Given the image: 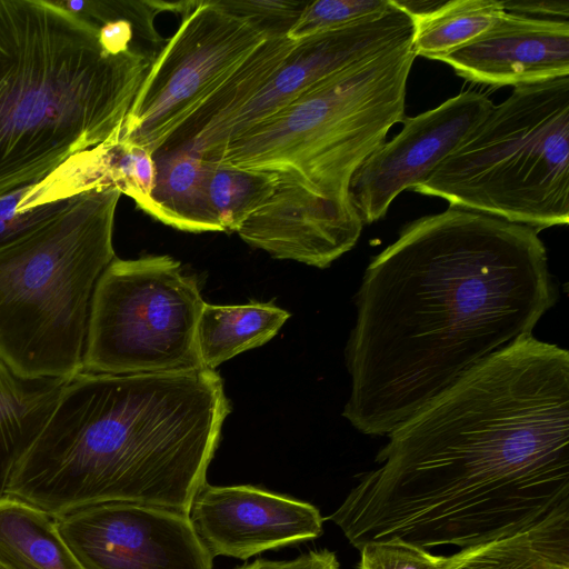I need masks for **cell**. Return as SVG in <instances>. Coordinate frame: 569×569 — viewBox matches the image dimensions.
Masks as SVG:
<instances>
[{
  "label": "cell",
  "mask_w": 569,
  "mask_h": 569,
  "mask_svg": "<svg viewBox=\"0 0 569 569\" xmlns=\"http://www.w3.org/2000/svg\"><path fill=\"white\" fill-rule=\"evenodd\" d=\"M0 569H86L56 518L19 499H0Z\"/></svg>",
  "instance_id": "obj_20"
},
{
  "label": "cell",
  "mask_w": 569,
  "mask_h": 569,
  "mask_svg": "<svg viewBox=\"0 0 569 569\" xmlns=\"http://www.w3.org/2000/svg\"><path fill=\"white\" fill-rule=\"evenodd\" d=\"M119 132L92 148L71 156L44 179L33 184L23 198L20 210L68 199L91 189L113 187L153 217V154L144 147L121 140Z\"/></svg>",
  "instance_id": "obj_16"
},
{
  "label": "cell",
  "mask_w": 569,
  "mask_h": 569,
  "mask_svg": "<svg viewBox=\"0 0 569 569\" xmlns=\"http://www.w3.org/2000/svg\"><path fill=\"white\" fill-rule=\"evenodd\" d=\"M503 13L498 0L443 1L437 9L412 18L415 53L439 60L491 28Z\"/></svg>",
  "instance_id": "obj_24"
},
{
  "label": "cell",
  "mask_w": 569,
  "mask_h": 569,
  "mask_svg": "<svg viewBox=\"0 0 569 569\" xmlns=\"http://www.w3.org/2000/svg\"><path fill=\"white\" fill-rule=\"evenodd\" d=\"M230 13L240 17L268 38L287 37L309 1L218 0Z\"/></svg>",
  "instance_id": "obj_27"
},
{
  "label": "cell",
  "mask_w": 569,
  "mask_h": 569,
  "mask_svg": "<svg viewBox=\"0 0 569 569\" xmlns=\"http://www.w3.org/2000/svg\"><path fill=\"white\" fill-rule=\"evenodd\" d=\"M153 160L152 218L182 231H218L204 201L202 156L189 148H177L156 152Z\"/></svg>",
  "instance_id": "obj_22"
},
{
  "label": "cell",
  "mask_w": 569,
  "mask_h": 569,
  "mask_svg": "<svg viewBox=\"0 0 569 569\" xmlns=\"http://www.w3.org/2000/svg\"><path fill=\"white\" fill-rule=\"evenodd\" d=\"M273 303L209 305L202 307L197 326V345L204 369L213 370L234 356L264 345L289 319Z\"/></svg>",
  "instance_id": "obj_21"
},
{
  "label": "cell",
  "mask_w": 569,
  "mask_h": 569,
  "mask_svg": "<svg viewBox=\"0 0 569 569\" xmlns=\"http://www.w3.org/2000/svg\"><path fill=\"white\" fill-rule=\"evenodd\" d=\"M33 184L0 197V251L24 239L61 212L71 198L20 210Z\"/></svg>",
  "instance_id": "obj_26"
},
{
  "label": "cell",
  "mask_w": 569,
  "mask_h": 569,
  "mask_svg": "<svg viewBox=\"0 0 569 569\" xmlns=\"http://www.w3.org/2000/svg\"><path fill=\"white\" fill-rule=\"evenodd\" d=\"M267 39L218 0L194 1L151 62L119 138L154 154L228 73Z\"/></svg>",
  "instance_id": "obj_9"
},
{
  "label": "cell",
  "mask_w": 569,
  "mask_h": 569,
  "mask_svg": "<svg viewBox=\"0 0 569 569\" xmlns=\"http://www.w3.org/2000/svg\"><path fill=\"white\" fill-rule=\"evenodd\" d=\"M229 411L214 370H82L68 380L6 496L53 518L117 501L188 515Z\"/></svg>",
  "instance_id": "obj_3"
},
{
  "label": "cell",
  "mask_w": 569,
  "mask_h": 569,
  "mask_svg": "<svg viewBox=\"0 0 569 569\" xmlns=\"http://www.w3.org/2000/svg\"><path fill=\"white\" fill-rule=\"evenodd\" d=\"M278 174L273 193L237 233L276 259L327 268L351 250L363 222L352 203L322 196L303 181Z\"/></svg>",
  "instance_id": "obj_14"
},
{
  "label": "cell",
  "mask_w": 569,
  "mask_h": 569,
  "mask_svg": "<svg viewBox=\"0 0 569 569\" xmlns=\"http://www.w3.org/2000/svg\"><path fill=\"white\" fill-rule=\"evenodd\" d=\"M392 6L380 13L300 40L266 87L236 116L202 158L210 160L248 128L274 114L321 80L413 36V19Z\"/></svg>",
  "instance_id": "obj_12"
},
{
  "label": "cell",
  "mask_w": 569,
  "mask_h": 569,
  "mask_svg": "<svg viewBox=\"0 0 569 569\" xmlns=\"http://www.w3.org/2000/svg\"><path fill=\"white\" fill-rule=\"evenodd\" d=\"M442 569H569V509L523 532L461 549Z\"/></svg>",
  "instance_id": "obj_19"
},
{
  "label": "cell",
  "mask_w": 569,
  "mask_h": 569,
  "mask_svg": "<svg viewBox=\"0 0 569 569\" xmlns=\"http://www.w3.org/2000/svg\"><path fill=\"white\" fill-rule=\"evenodd\" d=\"M210 555L241 560L322 533L323 518L311 503L253 486L206 483L188 512Z\"/></svg>",
  "instance_id": "obj_13"
},
{
  "label": "cell",
  "mask_w": 569,
  "mask_h": 569,
  "mask_svg": "<svg viewBox=\"0 0 569 569\" xmlns=\"http://www.w3.org/2000/svg\"><path fill=\"white\" fill-rule=\"evenodd\" d=\"M538 230L448 207L402 227L368 264L346 347L342 416L388 436L557 301Z\"/></svg>",
  "instance_id": "obj_2"
},
{
  "label": "cell",
  "mask_w": 569,
  "mask_h": 569,
  "mask_svg": "<svg viewBox=\"0 0 569 569\" xmlns=\"http://www.w3.org/2000/svg\"><path fill=\"white\" fill-rule=\"evenodd\" d=\"M56 520L86 569H212L213 557L177 510L117 501Z\"/></svg>",
  "instance_id": "obj_10"
},
{
  "label": "cell",
  "mask_w": 569,
  "mask_h": 569,
  "mask_svg": "<svg viewBox=\"0 0 569 569\" xmlns=\"http://www.w3.org/2000/svg\"><path fill=\"white\" fill-rule=\"evenodd\" d=\"M203 160V196L209 217L218 231L237 232L273 193L278 174Z\"/></svg>",
  "instance_id": "obj_23"
},
{
  "label": "cell",
  "mask_w": 569,
  "mask_h": 569,
  "mask_svg": "<svg viewBox=\"0 0 569 569\" xmlns=\"http://www.w3.org/2000/svg\"><path fill=\"white\" fill-rule=\"evenodd\" d=\"M391 6V0L309 1L287 37L297 41L380 13Z\"/></svg>",
  "instance_id": "obj_25"
},
{
  "label": "cell",
  "mask_w": 569,
  "mask_h": 569,
  "mask_svg": "<svg viewBox=\"0 0 569 569\" xmlns=\"http://www.w3.org/2000/svg\"><path fill=\"white\" fill-rule=\"evenodd\" d=\"M536 230L569 222V77L516 87L413 189Z\"/></svg>",
  "instance_id": "obj_7"
},
{
  "label": "cell",
  "mask_w": 569,
  "mask_h": 569,
  "mask_svg": "<svg viewBox=\"0 0 569 569\" xmlns=\"http://www.w3.org/2000/svg\"><path fill=\"white\" fill-rule=\"evenodd\" d=\"M237 569H340V566L333 552L313 550L292 560L257 559Z\"/></svg>",
  "instance_id": "obj_29"
},
{
  "label": "cell",
  "mask_w": 569,
  "mask_h": 569,
  "mask_svg": "<svg viewBox=\"0 0 569 569\" xmlns=\"http://www.w3.org/2000/svg\"><path fill=\"white\" fill-rule=\"evenodd\" d=\"M359 551V569H442L447 560L399 539L368 542Z\"/></svg>",
  "instance_id": "obj_28"
},
{
  "label": "cell",
  "mask_w": 569,
  "mask_h": 569,
  "mask_svg": "<svg viewBox=\"0 0 569 569\" xmlns=\"http://www.w3.org/2000/svg\"><path fill=\"white\" fill-rule=\"evenodd\" d=\"M121 192L71 197L41 228L0 251V360L27 378H71L83 370L92 298L116 258Z\"/></svg>",
  "instance_id": "obj_5"
},
{
  "label": "cell",
  "mask_w": 569,
  "mask_h": 569,
  "mask_svg": "<svg viewBox=\"0 0 569 569\" xmlns=\"http://www.w3.org/2000/svg\"><path fill=\"white\" fill-rule=\"evenodd\" d=\"M203 305L197 280L172 257L114 258L94 289L83 370L140 375L204 369L197 345Z\"/></svg>",
  "instance_id": "obj_8"
},
{
  "label": "cell",
  "mask_w": 569,
  "mask_h": 569,
  "mask_svg": "<svg viewBox=\"0 0 569 569\" xmlns=\"http://www.w3.org/2000/svg\"><path fill=\"white\" fill-rule=\"evenodd\" d=\"M506 12L521 16L535 14L548 19L568 20V0H502Z\"/></svg>",
  "instance_id": "obj_31"
},
{
  "label": "cell",
  "mask_w": 569,
  "mask_h": 569,
  "mask_svg": "<svg viewBox=\"0 0 569 569\" xmlns=\"http://www.w3.org/2000/svg\"><path fill=\"white\" fill-rule=\"evenodd\" d=\"M333 521L358 550L461 549L569 509V352L533 336L477 365L388 436Z\"/></svg>",
  "instance_id": "obj_1"
},
{
  "label": "cell",
  "mask_w": 569,
  "mask_h": 569,
  "mask_svg": "<svg viewBox=\"0 0 569 569\" xmlns=\"http://www.w3.org/2000/svg\"><path fill=\"white\" fill-rule=\"evenodd\" d=\"M53 0H0V197L121 130L151 64Z\"/></svg>",
  "instance_id": "obj_4"
},
{
  "label": "cell",
  "mask_w": 569,
  "mask_h": 569,
  "mask_svg": "<svg viewBox=\"0 0 569 569\" xmlns=\"http://www.w3.org/2000/svg\"><path fill=\"white\" fill-rule=\"evenodd\" d=\"M70 378H27L0 360V499Z\"/></svg>",
  "instance_id": "obj_18"
},
{
  "label": "cell",
  "mask_w": 569,
  "mask_h": 569,
  "mask_svg": "<svg viewBox=\"0 0 569 569\" xmlns=\"http://www.w3.org/2000/svg\"><path fill=\"white\" fill-rule=\"evenodd\" d=\"M134 37L138 34L133 24L127 19H118L102 24L98 38L107 53L118 56L134 50L131 46Z\"/></svg>",
  "instance_id": "obj_30"
},
{
  "label": "cell",
  "mask_w": 569,
  "mask_h": 569,
  "mask_svg": "<svg viewBox=\"0 0 569 569\" xmlns=\"http://www.w3.org/2000/svg\"><path fill=\"white\" fill-rule=\"evenodd\" d=\"M439 61L468 81L492 87L566 78L569 22L505 11L491 28Z\"/></svg>",
  "instance_id": "obj_15"
},
{
  "label": "cell",
  "mask_w": 569,
  "mask_h": 569,
  "mask_svg": "<svg viewBox=\"0 0 569 569\" xmlns=\"http://www.w3.org/2000/svg\"><path fill=\"white\" fill-rule=\"evenodd\" d=\"M296 42L288 37H276L260 43L182 121L158 151L189 148L202 157L207 154L227 126L277 73Z\"/></svg>",
  "instance_id": "obj_17"
},
{
  "label": "cell",
  "mask_w": 569,
  "mask_h": 569,
  "mask_svg": "<svg viewBox=\"0 0 569 569\" xmlns=\"http://www.w3.org/2000/svg\"><path fill=\"white\" fill-rule=\"evenodd\" d=\"M416 57L411 37L351 63L228 141L210 160L290 176L351 203L352 177L406 118Z\"/></svg>",
  "instance_id": "obj_6"
},
{
  "label": "cell",
  "mask_w": 569,
  "mask_h": 569,
  "mask_svg": "<svg viewBox=\"0 0 569 569\" xmlns=\"http://www.w3.org/2000/svg\"><path fill=\"white\" fill-rule=\"evenodd\" d=\"M495 104L487 94L462 91L416 117L357 170L349 196L363 224L383 218L397 196L412 190L483 121Z\"/></svg>",
  "instance_id": "obj_11"
}]
</instances>
